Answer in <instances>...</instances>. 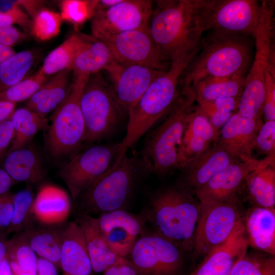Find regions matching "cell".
Wrapping results in <instances>:
<instances>
[{
  "instance_id": "obj_51",
  "label": "cell",
  "mask_w": 275,
  "mask_h": 275,
  "mask_svg": "<svg viewBox=\"0 0 275 275\" xmlns=\"http://www.w3.org/2000/svg\"><path fill=\"white\" fill-rule=\"evenodd\" d=\"M16 106L15 103L0 101V124L10 118Z\"/></svg>"
},
{
  "instance_id": "obj_9",
  "label": "cell",
  "mask_w": 275,
  "mask_h": 275,
  "mask_svg": "<svg viewBox=\"0 0 275 275\" xmlns=\"http://www.w3.org/2000/svg\"><path fill=\"white\" fill-rule=\"evenodd\" d=\"M90 75L73 71L68 93L52 117L47 145L55 157L75 150L84 142L85 123L80 107V98Z\"/></svg>"
},
{
  "instance_id": "obj_52",
  "label": "cell",
  "mask_w": 275,
  "mask_h": 275,
  "mask_svg": "<svg viewBox=\"0 0 275 275\" xmlns=\"http://www.w3.org/2000/svg\"><path fill=\"white\" fill-rule=\"evenodd\" d=\"M11 185V178L5 170L0 169V196L8 192Z\"/></svg>"
},
{
  "instance_id": "obj_39",
  "label": "cell",
  "mask_w": 275,
  "mask_h": 275,
  "mask_svg": "<svg viewBox=\"0 0 275 275\" xmlns=\"http://www.w3.org/2000/svg\"><path fill=\"white\" fill-rule=\"evenodd\" d=\"M97 1L66 0L61 3V18L75 25L81 24L95 12Z\"/></svg>"
},
{
  "instance_id": "obj_45",
  "label": "cell",
  "mask_w": 275,
  "mask_h": 275,
  "mask_svg": "<svg viewBox=\"0 0 275 275\" xmlns=\"http://www.w3.org/2000/svg\"><path fill=\"white\" fill-rule=\"evenodd\" d=\"M13 196L7 192L0 196V231L9 228L13 214Z\"/></svg>"
},
{
  "instance_id": "obj_5",
  "label": "cell",
  "mask_w": 275,
  "mask_h": 275,
  "mask_svg": "<svg viewBox=\"0 0 275 275\" xmlns=\"http://www.w3.org/2000/svg\"><path fill=\"white\" fill-rule=\"evenodd\" d=\"M196 102L193 89L182 86L178 98L163 122L148 135L141 150L140 158L145 173L164 176L180 169L181 142Z\"/></svg>"
},
{
  "instance_id": "obj_1",
  "label": "cell",
  "mask_w": 275,
  "mask_h": 275,
  "mask_svg": "<svg viewBox=\"0 0 275 275\" xmlns=\"http://www.w3.org/2000/svg\"><path fill=\"white\" fill-rule=\"evenodd\" d=\"M200 202L179 183L158 189L141 211L151 231L186 252L194 248Z\"/></svg>"
},
{
  "instance_id": "obj_18",
  "label": "cell",
  "mask_w": 275,
  "mask_h": 275,
  "mask_svg": "<svg viewBox=\"0 0 275 275\" xmlns=\"http://www.w3.org/2000/svg\"><path fill=\"white\" fill-rule=\"evenodd\" d=\"M260 161L253 158L233 163L194 193L200 203L238 200L245 177L258 168Z\"/></svg>"
},
{
  "instance_id": "obj_22",
  "label": "cell",
  "mask_w": 275,
  "mask_h": 275,
  "mask_svg": "<svg viewBox=\"0 0 275 275\" xmlns=\"http://www.w3.org/2000/svg\"><path fill=\"white\" fill-rule=\"evenodd\" d=\"M239 161L216 142L181 170L180 183L194 192L227 167Z\"/></svg>"
},
{
  "instance_id": "obj_4",
  "label": "cell",
  "mask_w": 275,
  "mask_h": 275,
  "mask_svg": "<svg viewBox=\"0 0 275 275\" xmlns=\"http://www.w3.org/2000/svg\"><path fill=\"white\" fill-rule=\"evenodd\" d=\"M251 49L242 35L212 31L201 40L199 50L184 71L181 85L193 88L207 78L245 74Z\"/></svg>"
},
{
  "instance_id": "obj_17",
  "label": "cell",
  "mask_w": 275,
  "mask_h": 275,
  "mask_svg": "<svg viewBox=\"0 0 275 275\" xmlns=\"http://www.w3.org/2000/svg\"><path fill=\"white\" fill-rule=\"evenodd\" d=\"M105 71L112 79L117 102L127 114L152 82L164 71L140 65H124L116 61Z\"/></svg>"
},
{
  "instance_id": "obj_20",
  "label": "cell",
  "mask_w": 275,
  "mask_h": 275,
  "mask_svg": "<svg viewBox=\"0 0 275 275\" xmlns=\"http://www.w3.org/2000/svg\"><path fill=\"white\" fill-rule=\"evenodd\" d=\"M263 123L261 119L234 113L220 130L216 142L238 160H249L254 158L256 138Z\"/></svg>"
},
{
  "instance_id": "obj_38",
  "label": "cell",
  "mask_w": 275,
  "mask_h": 275,
  "mask_svg": "<svg viewBox=\"0 0 275 275\" xmlns=\"http://www.w3.org/2000/svg\"><path fill=\"white\" fill-rule=\"evenodd\" d=\"M62 19L60 14L47 9H42L33 17L31 31L41 41L49 40L60 31Z\"/></svg>"
},
{
  "instance_id": "obj_54",
  "label": "cell",
  "mask_w": 275,
  "mask_h": 275,
  "mask_svg": "<svg viewBox=\"0 0 275 275\" xmlns=\"http://www.w3.org/2000/svg\"><path fill=\"white\" fill-rule=\"evenodd\" d=\"M0 275H14L7 257L0 263Z\"/></svg>"
},
{
  "instance_id": "obj_3",
  "label": "cell",
  "mask_w": 275,
  "mask_h": 275,
  "mask_svg": "<svg viewBox=\"0 0 275 275\" xmlns=\"http://www.w3.org/2000/svg\"><path fill=\"white\" fill-rule=\"evenodd\" d=\"M149 20L150 33L165 60L171 62L200 44L199 0L157 1Z\"/></svg>"
},
{
  "instance_id": "obj_23",
  "label": "cell",
  "mask_w": 275,
  "mask_h": 275,
  "mask_svg": "<svg viewBox=\"0 0 275 275\" xmlns=\"http://www.w3.org/2000/svg\"><path fill=\"white\" fill-rule=\"evenodd\" d=\"M60 263L63 275H91L93 272L83 232L76 222L61 231Z\"/></svg>"
},
{
  "instance_id": "obj_50",
  "label": "cell",
  "mask_w": 275,
  "mask_h": 275,
  "mask_svg": "<svg viewBox=\"0 0 275 275\" xmlns=\"http://www.w3.org/2000/svg\"><path fill=\"white\" fill-rule=\"evenodd\" d=\"M37 269L38 275H57L56 265L45 259L37 258Z\"/></svg>"
},
{
  "instance_id": "obj_42",
  "label": "cell",
  "mask_w": 275,
  "mask_h": 275,
  "mask_svg": "<svg viewBox=\"0 0 275 275\" xmlns=\"http://www.w3.org/2000/svg\"><path fill=\"white\" fill-rule=\"evenodd\" d=\"M266 157L275 159V121H265L256 138L255 148Z\"/></svg>"
},
{
  "instance_id": "obj_55",
  "label": "cell",
  "mask_w": 275,
  "mask_h": 275,
  "mask_svg": "<svg viewBox=\"0 0 275 275\" xmlns=\"http://www.w3.org/2000/svg\"><path fill=\"white\" fill-rule=\"evenodd\" d=\"M15 23L17 24L16 20L13 17L0 13V26L12 25Z\"/></svg>"
},
{
  "instance_id": "obj_47",
  "label": "cell",
  "mask_w": 275,
  "mask_h": 275,
  "mask_svg": "<svg viewBox=\"0 0 275 275\" xmlns=\"http://www.w3.org/2000/svg\"><path fill=\"white\" fill-rule=\"evenodd\" d=\"M240 97H225L210 101L218 111L223 112L232 113L238 109Z\"/></svg>"
},
{
  "instance_id": "obj_32",
  "label": "cell",
  "mask_w": 275,
  "mask_h": 275,
  "mask_svg": "<svg viewBox=\"0 0 275 275\" xmlns=\"http://www.w3.org/2000/svg\"><path fill=\"white\" fill-rule=\"evenodd\" d=\"M13 136L8 152L23 148L36 134L47 125V120L25 107L15 109L10 117Z\"/></svg>"
},
{
  "instance_id": "obj_53",
  "label": "cell",
  "mask_w": 275,
  "mask_h": 275,
  "mask_svg": "<svg viewBox=\"0 0 275 275\" xmlns=\"http://www.w3.org/2000/svg\"><path fill=\"white\" fill-rule=\"evenodd\" d=\"M15 53L12 47L0 44V65Z\"/></svg>"
},
{
  "instance_id": "obj_12",
  "label": "cell",
  "mask_w": 275,
  "mask_h": 275,
  "mask_svg": "<svg viewBox=\"0 0 275 275\" xmlns=\"http://www.w3.org/2000/svg\"><path fill=\"white\" fill-rule=\"evenodd\" d=\"M121 152V143L99 145L74 155L59 170L73 203L96 179L109 169Z\"/></svg>"
},
{
  "instance_id": "obj_29",
  "label": "cell",
  "mask_w": 275,
  "mask_h": 275,
  "mask_svg": "<svg viewBox=\"0 0 275 275\" xmlns=\"http://www.w3.org/2000/svg\"><path fill=\"white\" fill-rule=\"evenodd\" d=\"M4 167L11 179L17 181L35 183L43 177L40 158L31 149L23 147L9 152Z\"/></svg>"
},
{
  "instance_id": "obj_15",
  "label": "cell",
  "mask_w": 275,
  "mask_h": 275,
  "mask_svg": "<svg viewBox=\"0 0 275 275\" xmlns=\"http://www.w3.org/2000/svg\"><path fill=\"white\" fill-rule=\"evenodd\" d=\"M153 2L122 0L116 5L97 11L92 17L91 28L94 38L101 41L123 32L148 27Z\"/></svg>"
},
{
  "instance_id": "obj_14",
  "label": "cell",
  "mask_w": 275,
  "mask_h": 275,
  "mask_svg": "<svg viewBox=\"0 0 275 275\" xmlns=\"http://www.w3.org/2000/svg\"><path fill=\"white\" fill-rule=\"evenodd\" d=\"M101 41L107 46L115 61L122 65H140L160 71H166L170 67L148 27L116 34Z\"/></svg>"
},
{
  "instance_id": "obj_56",
  "label": "cell",
  "mask_w": 275,
  "mask_h": 275,
  "mask_svg": "<svg viewBox=\"0 0 275 275\" xmlns=\"http://www.w3.org/2000/svg\"><path fill=\"white\" fill-rule=\"evenodd\" d=\"M8 244L0 236V263L7 256Z\"/></svg>"
},
{
  "instance_id": "obj_30",
  "label": "cell",
  "mask_w": 275,
  "mask_h": 275,
  "mask_svg": "<svg viewBox=\"0 0 275 275\" xmlns=\"http://www.w3.org/2000/svg\"><path fill=\"white\" fill-rule=\"evenodd\" d=\"M89 39L78 34L71 35L47 55L39 71L48 77L63 70L72 71L76 57Z\"/></svg>"
},
{
  "instance_id": "obj_37",
  "label": "cell",
  "mask_w": 275,
  "mask_h": 275,
  "mask_svg": "<svg viewBox=\"0 0 275 275\" xmlns=\"http://www.w3.org/2000/svg\"><path fill=\"white\" fill-rule=\"evenodd\" d=\"M48 80L39 70L31 77L0 92V101L17 103L28 100Z\"/></svg>"
},
{
  "instance_id": "obj_33",
  "label": "cell",
  "mask_w": 275,
  "mask_h": 275,
  "mask_svg": "<svg viewBox=\"0 0 275 275\" xmlns=\"http://www.w3.org/2000/svg\"><path fill=\"white\" fill-rule=\"evenodd\" d=\"M115 61L107 46L95 38L89 39L76 57L72 71L89 74L105 70Z\"/></svg>"
},
{
  "instance_id": "obj_25",
  "label": "cell",
  "mask_w": 275,
  "mask_h": 275,
  "mask_svg": "<svg viewBox=\"0 0 275 275\" xmlns=\"http://www.w3.org/2000/svg\"><path fill=\"white\" fill-rule=\"evenodd\" d=\"M75 222L83 232L93 272L103 273L108 268L127 260L111 251L100 230L96 217L88 214L76 215Z\"/></svg>"
},
{
  "instance_id": "obj_21",
  "label": "cell",
  "mask_w": 275,
  "mask_h": 275,
  "mask_svg": "<svg viewBox=\"0 0 275 275\" xmlns=\"http://www.w3.org/2000/svg\"><path fill=\"white\" fill-rule=\"evenodd\" d=\"M219 133L198 105H195L187 116L181 142L180 170L216 142Z\"/></svg>"
},
{
  "instance_id": "obj_28",
  "label": "cell",
  "mask_w": 275,
  "mask_h": 275,
  "mask_svg": "<svg viewBox=\"0 0 275 275\" xmlns=\"http://www.w3.org/2000/svg\"><path fill=\"white\" fill-rule=\"evenodd\" d=\"M65 70L52 76L26 102V107L42 118L58 107L66 97L70 85V73Z\"/></svg>"
},
{
  "instance_id": "obj_57",
  "label": "cell",
  "mask_w": 275,
  "mask_h": 275,
  "mask_svg": "<svg viewBox=\"0 0 275 275\" xmlns=\"http://www.w3.org/2000/svg\"><path fill=\"white\" fill-rule=\"evenodd\" d=\"M19 275H32V274H31L30 273H29L28 272H24L20 274Z\"/></svg>"
},
{
  "instance_id": "obj_24",
  "label": "cell",
  "mask_w": 275,
  "mask_h": 275,
  "mask_svg": "<svg viewBox=\"0 0 275 275\" xmlns=\"http://www.w3.org/2000/svg\"><path fill=\"white\" fill-rule=\"evenodd\" d=\"M249 245L262 253L275 254V208L253 206L243 219Z\"/></svg>"
},
{
  "instance_id": "obj_36",
  "label": "cell",
  "mask_w": 275,
  "mask_h": 275,
  "mask_svg": "<svg viewBox=\"0 0 275 275\" xmlns=\"http://www.w3.org/2000/svg\"><path fill=\"white\" fill-rule=\"evenodd\" d=\"M231 275H275L274 256L246 253L235 265Z\"/></svg>"
},
{
  "instance_id": "obj_19",
  "label": "cell",
  "mask_w": 275,
  "mask_h": 275,
  "mask_svg": "<svg viewBox=\"0 0 275 275\" xmlns=\"http://www.w3.org/2000/svg\"><path fill=\"white\" fill-rule=\"evenodd\" d=\"M248 246L242 218L228 239L204 256L190 275H231L235 265L246 254Z\"/></svg>"
},
{
  "instance_id": "obj_43",
  "label": "cell",
  "mask_w": 275,
  "mask_h": 275,
  "mask_svg": "<svg viewBox=\"0 0 275 275\" xmlns=\"http://www.w3.org/2000/svg\"><path fill=\"white\" fill-rule=\"evenodd\" d=\"M25 0H0V13L13 17L24 31L31 29L32 21L22 10Z\"/></svg>"
},
{
  "instance_id": "obj_34",
  "label": "cell",
  "mask_w": 275,
  "mask_h": 275,
  "mask_svg": "<svg viewBox=\"0 0 275 275\" xmlns=\"http://www.w3.org/2000/svg\"><path fill=\"white\" fill-rule=\"evenodd\" d=\"M25 240L40 258L59 265L60 263L61 231L39 229L24 235Z\"/></svg>"
},
{
  "instance_id": "obj_13",
  "label": "cell",
  "mask_w": 275,
  "mask_h": 275,
  "mask_svg": "<svg viewBox=\"0 0 275 275\" xmlns=\"http://www.w3.org/2000/svg\"><path fill=\"white\" fill-rule=\"evenodd\" d=\"M200 204L194 248L197 255L205 256L228 239L242 218L238 200Z\"/></svg>"
},
{
  "instance_id": "obj_31",
  "label": "cell",
  "mask_w": 275,
  "mask_h": 275,
  "mask_svg": "<svg viewBox=\"0 0 275 275\" xmlns=\"http://www.w3.org/2000/svg\"><path fill=\"white\" fill-rule=\"evenodd\" d=\"M246 74L226 77L207 78L192 88L196 99L213 101L231 97H240L243 91Z\"/></svg>"
},
{
  "instance_id": "obj_35",
  "label": "cell",
  "mask_w": 275,
  "mask_h": 275,
  "mask_svg": "<svg viewBox=\"0 0 275 275\" xmlns=\"http://www.w3.org/2000/svg\"><path fill=\"white\" fill-rule=\"evenodd\" d=\"M34 56L29 50H23L6 60L0 65V92L23 79L33 65Z\"/></svg>"
},
{
  "instance_id": "obj_46",
  "label": "cell",
  "mask_w": 275,
  "mask_h": 275,
  "mask_svg": "<svg viewBox=\"0 0 275 275\" xmlns=\"http://www.w3.org/2000/svg\"><path fill=\"white\" fill-rule=\"evenodd\" d=\"M25 38V34L12 25L0 26V44L2 45L12 47Z\"/></svg>"
},
{
  "instance_id": "obj_7",
  "label": "cell",
  "mask_w": 275,
  "mask_h": 275,
  "mask_svg": "<svg viewBox=\"0 0 275 275\" xmlns=\"http://www.w3.org/2000/svg\"><path fill=\"white\" fill-rule=\"evenodd\" d=\"M262 15L255 32L256 51L253 65L245 77L237 112L250 118L261 119L265 96L266 74L275 71V54L272 43L274 3L262 1Z\"/></svg>"
},
{
  "instance_id": "obj_11",
  "label": "cell",
  "mask_w": 275,
  "mask_h": 275,
  "mask_svg": "<svg viewBox=\"0 0 275 275\" xmlns=\"http://www.w3.org/2000/svg\"><path fill=\"white\" fill-rule=\"evenodd\" d=\"M184 253L170 241L145 229L126 258L138 275H181Z\"/></svg>"
},
{
  "instance_id": "obj_8",
  "label": "cell",
  "mask_w": 275,
  "mask_h": 275,
  "mask_svg": "<svg viewBox=\"0 0 275 275\" xmlns=\"http://www.w3.org/2000/svg\"><path fill=\"white\" fill-rule=\"evenodd\" d=\"M80 107L85 123L84 142L93 143L114 132L125 113L111 85L99 73L91 74L82 91Z\"/></svg>"
},
{
  "instance_id": "obj_26",
  "label": "cell",
  "mask_w": 275,
  "mask_h": 275,
  "mask_svg": "<svg viewBox=\"0 0 275 275\" xmlns=\"http://www.w3.org/2000/svg\"><path fill=\"white\" fill-rule=\"evenodd\" d=\"M70 209L67 193L58 186L46 184L39 189L33 200L31 211L39 222L51 225L65 221Z\"/></svg>"
},
{
  "instance_id": "obj_6",
  "label": "cell",
  "mask_w": 275,
  "mask_h": 275,
  "mask_svg": "<svg viewBox=\"0 0 275 275\" xmlns=\"http://www.w3.org/2000/svg\"><path fill=\"white\" fill-rule=\"evenodd\" d=\"M144 172L140 158L126 153L96 179L73 203L76 215H99L126 209L139 174Z\"/></svg>"
},
{
  "instance_id": "obj_16",
  "label": "cell",
  "mask_w": 275,
  "mask_h": 275,
  "mask_svg": "<svg viewBox=\"0 0 275 275\" xmlns=\"http://www.w3.org/2000/svg\"><path fill=\"white\" fill-rule=\"evenodd\" d=\"M97 218L100 230L111 251L126 258L138 237L145 229L146 220L140 212L133 214L126 209L103 213Z\"/></svg>"
},
{
  "instance_id": "obj_2",
  "label": "cell",
  "mask_w": 275,
  "mask_h": 275,
  "mask_svg": "<svg viewBox=\"0 0 275 275\" xmlns=\"http://www.w3.org/2000/svg\"><path fill=\"white\" fill-rule=\"evenodd\" d=\"M200 45L170 63L150 84L139 100L127 112L126 133L120 142L121 158L159 119L170 111L180 95L181 77L198 53Z\"/></svg>"
},
{
  "instance_id": "obj_27",
  "label": "cell",
  "mask_w": 275,
  "mask_h": 275,
  "mask_svg": "<svg viewBox=\"0 0 275 275\" xmlns=\"http://www.w3.org/2000/svg\"><path fill=\"white\" fill-rule=\"evenodd\" d=\"M274 163L264 158L244 179L242 188L254 206L275 208Z\"/></svg>"
},
{
  "instance_id": "obj_10",
  "label": "cell",
  "mask_w": 275,
  "mask_h": 275,
  "mask_svg": "<svg viewBox=\"0 0 275 275\" xmlns=\"http://www.w3.org/2000/svg\"><path fill=\"white\" fill-rule=\"evenodd\" d=\"M256 0H199L197 20L202 32L209 30L254 36L262 15Z\"/></svg>"
},
{
  "instance_id": "obj_41",
  "label": "cell",
  "mask_w": 275,
  "mask_h": 275,
  "mask_svg": "<svg viewBox=\"0 0 275 275\" xmlns=\"http://www.w3.org/2000/svg\"><path fill=\"white\" fill-rule=\"evenodd\" d=\"M33 202L30 190L23 189L13 195V214L11 224L8 229L11 232L18 230L26 220Z\"/></svg>"
},
{
  "instance_id": "obj_48",
  "label": "cell",
  "mask_w": 275,
  "mask_h": 275,
  "mask_svg": "<svg viewBox=\"0 0 275 275\" xmlns=\"http://www.w3.org/2000/svg\"><path fill=\"white\" fill-rule=\"evenodd\" d=\"M13 127L10 118L0 124V153L11 142Z\"/></svg>"
},
{
  "instance_id": "obj_44",
  "label": "cell",
  "mask_w": 275,
  "mask_h": 275,
  "mask_svg": "<svg viewBox=\"0 0 275 275\" xmlns=\"http://www.w3.org/2000/svg\"><path fill=\"white\" fill-rule=\"evenodd\" d=\"M262 116L265 121H275V71L272 70L266 74Z\"/></svg>"
},
{
  "instance_id": "obj_49",
  "label": "cell",
  "mask_w": 275,
  "mask_h": 275,
  "mask_svg": "<svg viewBox=\"0 0 275 275\" xmlns=\"http://www.w3.org/2000/svg\"><path fill=\"white\" fill-rule=\"evenodd\" d=\"M103 273V275H138L127 259L108 268Z\"/></svg>"
},
{
  "instance_id": "obj_40",
  "label": "cell",
  "mask_w": 275,
  "mask_h": 275,
  "mask_svg": "<svg viewBox=\"0 0 275 275\" xmlns=\"http://www.w3.org/2000/svg\"><path fill=\"white\" fill-rule=\"evenodd\" d=\"M15 242L8 244L7 256L11 260L15 261L23 270L32 275H37V261L36 253L29 245L23 236Z\"/></svg>"
}]
</instances>
